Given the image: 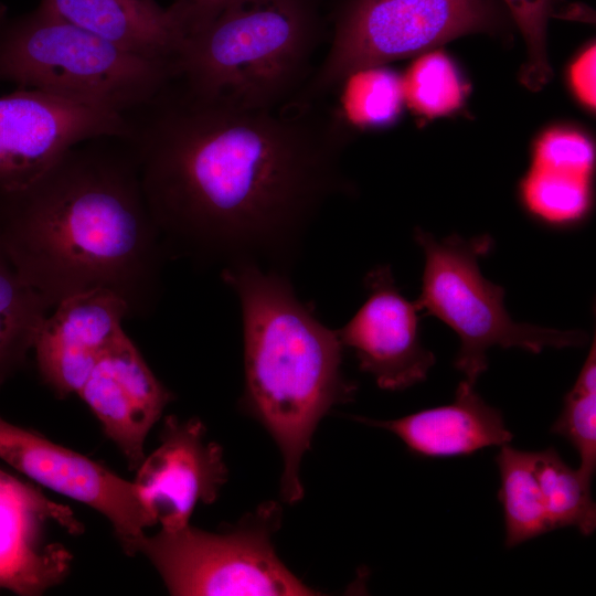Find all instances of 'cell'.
Listing matches in <instances>:
<instances>
[{
	"label": "cell",
	"mask_w": 596,
	"mask_h": 596,
	"mask_svg": "<svg viewBox=\"0 0 596 596\" xmlns=\"http://www.w3.org/2000/svg\"><path fill=\"white\" fill-rule=\"evenodd\" d=\"M551 432L565 438L577 451L582 476L592 481L596 470V341L564 396L563 408Z\"/></svg>",
	"instance_id": "d4e9b609"
},
{
	"label": "cell",
	"mask_w": 596,
	"mask_h": 596,
	"mask_svg": "<svg viewBox=\"0 0 596 596\" xmlns=\"http://www.w3.org/2000/svg\"><path fill=\"white\" fill-rule=\"evenodd\" d=\"M52 309L0 248V384L33 349Z\"/></svg>",
	"instance_id": "ffe728a7"
},
{
	"label": "cell",
	"mask_w": 596,
	"mask_h": 596,
	"mask_svg": "<svg viewBox=\"0 0 596 596\" xmlns=\"http://www.w3.org/2000/svg\"><path fill=\"white\" fill-rule=\"evenodd\" d=\"M402 75L405 106L434 119L458 111L468 97V83L445 51L429 50L414 57Z\"/></svg>",
	"instance_id": "7402d4cb"
},
{
	"label": "cell",
	"mask_w": 596,
	"mask_h": 596,
	"mask_svg": "<svg viewBox=\"0 0 596 596\" xmlns=\"http://www.w3.org/2000/svg\"><path fill=\"white\" fill-rule=\"evenodd\" d=\"M319 68L291 103L315 104L350 73L415 57L469 34L505 40L514 25L502 0H334Z\"/></svg>",
	"instance_id": "8992f818"
},
{
	"label": "cell",
	"mask_w": 596,
	"mask_h": 596,
	"mask_svg": "<svg viewBox=\"0 0 596 596\" xmlns=\"http://www.w3.org/2000/svg\"><path fill=\"white\" fill-rule=\"evenodd\" d=\"M53 521L76 534L82 524L72 511L7 472L0 477V588L40 595L67 574L71 554L46 541L44 524Z\"/></svg>",
	"instance_id": "4fadbf2b"
},
{
	"label": "cell",
	"mask_w": 596,
	"mask_h": 596,
	"mask_svg": "<svg viewBox=\"0 0 596 596\" xmlns=\"http://www.w3.org/2000/svg\"><path fill=\"white\" fill-rule=\"evenodd\" d=\"M534 451L500 446L494 461L500 473L498 499L504 521V546L515 547L553 530L533 468Z\"/></svg>",
	"instance_id": "d6986e66"
},
{
	"label": "cell",
	"mask_w": 596,
	"mask_h": 596,
	"mask_svg": "<svg viewBox=\"0 0 596 596\" xmlns=\"http://www.w3.org/2000/svg\"><path fill=\"white\" fill-rule=\"evenodd\" d=\"M174 75L173 60L127 52L43 6L9 19L0 8V81L125 114Z\"/></svg>",
	"instance_id": "5b68a950"
},
{
	"label": "cell",
	"mask_w": 596,
	"mask_h": 596,
	"mask_svg": "<svg viewBox=\"0 0 596 596\" xmlns=\"http://www.w3.org/2000/svg\"><path fill=\"white\" fill-rule=\"evenodd\" d=\"M475 385L462 380L451 403L389 421L354 417L397 436L416 456L444 458L467 456L513 439L502 413L489 405Z\"/></svg>",
	"instance_id": "2e32d148"
},
{
	"label": "cell",
	"mask_w": 596,
	"mask_h": 596,
	"mask_svg": "<svg viewBox=\"0 0 596 596\" xmlns=\"http://www.w3.org/2000/svg\"><path fill=\"white\" fill-rule=\"evenodd\" d=\"M222 447L206 437L199 418L164 419L159 446L132 480L155 524L178 530L190 524L199 503H213L227 481Z\"/></svg>",
	"instance_id": "7c38bea8"
},
{
	"label": "cell",
	"mask_w": 596,
	"mask_h": 596,
	"mask_svg": "<svg viewBox=\"0 0 596 596\" xmlns=\"http://www.w3.org/2000/svg\"><path fill=\"white\" fill-rule=\"evenodd\" d=\"M513 22L514 29L522 36L525 46V60L521 65L519 78L531 92L541 91L553 76L547 53V31L553 18L578 19L583 9L574 4L561 3L560 0H502Z\"/></svg>",
	"instance_id": "cb8c5ba5"
},
{
	"label": "cell",
	"mask_w": 596,
	"mask_h": 596,
	"mask_svg": "<svg viewBox=\"0 0 596 596\" xmlns=\"http://www.w3.org/2000/svg\"><path fill=\"white\" fill-rule=\"evenodd\" d=\"M414 238L424 253L422 286L415 304L421 312L434 316L459 339L454 365L475 385L488 369L492 347L520 348L541 353L546 348H579L588 336L582 330H560L521 323L504 305V288L487 279L479 258L487 255L493 240L483 234L465 238L451 234L441 240L416 227Z\"/></svg>",
	"instance_id": "52a82bcc"
},
{
	"label": "cell",
	"mask_w": 596,
	"mask_h": 596,
	"mask_svg": "<svg viewBox=\"0 0 596 596\" xmlns=\"http://www.w3.org/2000/svg\"><path fill=\"white\" fill-rule=\"evenodd\" d=\"M125 115L32 88L0 96V192L26 188L91 139L125 137Z\"/></svg>",
	"instance_id": "9c48e42d"
},
{
	"label": "cell",
	"mask_w": 596,
	"mask_h": 596,
	"mask_svg": "<svg viewBox=\"0 0 596 596\" xmlns=\"http://www.w3.org/2000/svg\"><path fill=\"white\" fill-rule=\"evenodd\" d=\"M0 248L53 308L105 288L130 315L155 306L168 255L123 137L82 142L26 188L0 192Z\"/></svg>",
	"instance_id": "7a4b0ae2"
},
{
	"label": "cell",
	"mask_w": 596,
	"mask_h": 596,
	"mask_svg": "<svg viewBox=\"0 0 596 596\" xmlns=\"http://www.w3.org/2000/svg\"><path fill=\"white\" fill-rule=\"evenodd\" d=\"M594 170L595 162L530 155L518 184L522 209L550 228L581 226L593 210Z\"/></svg>",
	"instance_id": "ac0fdd59"
},
{
	"label": "cell",
	"mask_w": 596,
	"mask_h": 596,
	"mask_svg": "<svg viewBox=\"0 0 596 596\" xmlns=\"http://www.w3.org/2000/svg\"><path fill=\"white\" fill-rule=\"evenodd\" d=\"M366 299L339 330L343 348L353 351L359 369L386 391H401L423 382L436 362L419 333V310L396 286L389 265L364 277Z\"/></svg>",
	"instance_id": "8fae6325"
},
{
	"label": "cell",
	"mask_w": 596,
	"mask_h": 596,
	"mask_svg": "<svg viewBox=\"0 0 596 596\" xmlns=\"http://www.w3.org/2000/svg\"><path fill=\"white\" fill-rule=\"evenodd\" d=\"M222 280L240 301L243 326V412L258 422L283 458L280 497H304L300 462L320 421L351 402L356 384L342 372L343 347L301 301L288 273L251 262L222 268Z\"/></svg>",
	"instance_id": "3957f363"
},
{
	"label": "cell",
	"mask_w": 596,
	"mask_h": 596,
	"mask_svg": "<svg viewBox=\"0 0 596 596\" xmlns=\"http://www.w3.org/2000/svg\"><path fill=\"white\" fill-rule=\"evenodd\" d=\"M54 14L132 54L174 60L184 32L156 0H42Z\"/></svg>",
	"instance_id": "e0dca14e"
},
{
	"label": "cell",
	"mask_w": 596,
	"mask_h": 596,
	"mask_svg": "<svg viewBox=\"0 0 596 596\" xmlns=\"http://www.w3.org/2000/svg\"><path fill=\"white\" fill-rule=\"evenodd\" d=\"M281 508L259 504L230 530L191 526L146 534L138 546L171 595H319L281 562L273 544Z\"/></svg>",
	"instance_id": "ba28073f"
},
{
	"label": "cell",
	"mask_w": 596,
	"mask_h": 596,
	"mask_svg": "<svg viewBox=\"0 0 596 596\" xmlns=\"http://www.w3.org/2000/svg\"><path fill=\"white\" fill-rule=\"evenodd\" d=\"M129 313L116 292L98 288L58 301L34 342L40 374L58 395L78 393L102 355L125 334Z\"/></svg>",
	"instance_id": "5bb4252c"
},
{
	"label": "cell",
	"mask_w": 596,
	"mask_h": 596,
	"mask_svg": "<svg viewBox=\"0 0 596 596\" xmlns=\"http://www.w3.org/2000/svg\"><path fill=\"white\" fill-rule=\"evenodd\" d=\"M533 468L553 530L574 526L590 535L596 529L592 481L568 466L553 447L534 451Z\"/></svg>",
	"instance_id": "603a6c76"
},
{
	"label": "cell",
	"mask_w": 596,
	"mask_h": 596,
	"mask_svg": "<svg viewBox=\"0 0 596 596\" xmlns=\"http://www.w3.org/2000/svg\"><path fill=\"white\" fill-rule=\"evenodd\" d=\"M77 394L136 470L146 457V438L172 393L126 333L102 355Z\"/></svg>",
	"instance_id": "9a60e30c"
},
{
	"label": "cell",
	"mask_w": 596,
	"mask_h": 596,
	"mask_svg": "<svg viewBox=\"0 0 596 596\" xmlns=\"http://www.w3.org/2000/svg\"><path fill=\"white\" fill-rule=\"evenodd\" d=\"M234 1L236 0H174L169 8L185 36L203 28Z\"/></svg>",
	"instance_id": "4316f807"
},
{
	"label": "cell",
	"mask_w": 596,
	"mask_h": 596,
	"mask_svg": "<svg viewBox=\"0 0 596 596\" xmlns=\"http://www.w3.org/2000/svg\"><path fill=\"white\" fill-rule=\"evenodd\" d=\"M339 118L348 128L379 130L392 127L405 107L402 75L387 65L359 68L337 86Z\"/></svg>",
	"instance_id": "44dd1931"
},
{
	"label": "cell",
	"mask_w": 596,
	"mask_h": 596,
	"mask_svg": "<svg viewBox=\"0 0 596 596\" xmlns=\"http://www.w3.org/2000/svg\"><path fill=\"white\" fill-rule=\"evenodd\" d=\"M320 3L236 0L184 36L174 76L201 95L244 107L279 108L307 83L326 31Z\"/></svg>",
	"instance_id": "277c9868"
},
{
	"label": "cell",
	"mask_w": 596,
	"mask_h": 596,
	"mask_svg": "<svg viewBox=\"0 0 596 596\" xmlns=\"http://www.w3.org/2000/svg\"><path fill=\"white\" fill-rule=\"evenodd\" d=\"M0 459L38 485L103 514L129 555L138 553L146 530L156 525L134 481L1 417Z\"/></svg>",
	"instance_id": "30bf717a"
},
{
	"label": "cell",
	"mask_w": 596,
	"mask_h": 596,
	"mask_svg": "<svg viewBox=\"0 0 596 596\" xmlns=\"http://www.w3.org/2000/svg\"><path fill=\"white\" fill-rule=\"evenodd\" d=\"M287 106H240L173 76L124 114L123 138L169 255L289 273L318 212L353 189L336 110Z\"/></svg>",
	"instance_id": "6da1fadb"
},
{
	"label": "cell",
	"mask_w": 596,
	"mask_h": 596,
	"mask_svg": "<svg viewBox=\"0 0 596 596\" xmlns=\"http://www.w3.org/2000/svg\"><path fill=\"white\" fill-rule=\"evenodd\" d=\"M595 42H589L571 62L567 83L574 97L586 109L595 110Z\"/></svg>",
	"instance_id": "484cf974"
},
{
	"label": "cell",
	"mask_w": 596,
	"mask_h": 596,
	"mask_svg": "<svg viewBox=\"0 0 596 596\" xmlns=\"http://www.w3.org/2000/svg\"><path fill=\"white\" fill-rule=\"evenodd\" d=\"M4 471L0 470V477L3 475Z\"/></svg>",
	"instance_id": "83f0119b"
}]
</instances>
